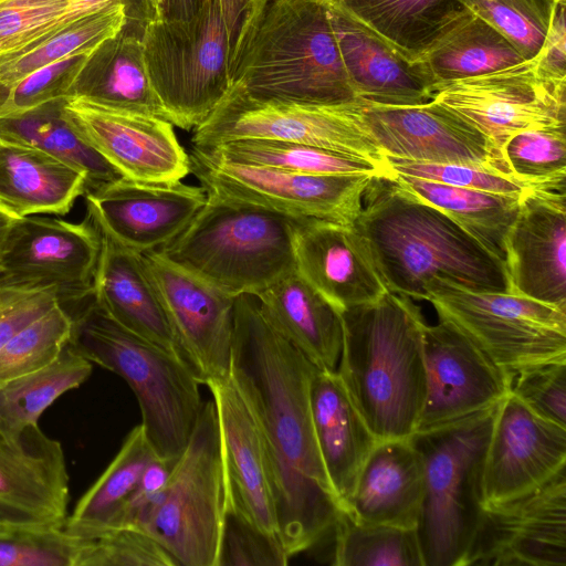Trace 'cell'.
Here are the masks:
<instances>
[{"instance_id":"1","label":"cell","mask_w":566,"mask_h":566,"mask_svg":"<svg viewBox=\"0 0 566 566\" xmlns=\"http://www.w3.org/2000/svg\"><path fill=\"white\" fill-rule=\"evenodd\" d=\"M316 369L269 323L256 295L234 298L230 377L259 432L277 534L290 557L329 534L340 511L312 423Z\"/></svg>"},{"instance_id":"2","label":"cell","mask_w":566,"mask_h":566,"mask_svg":"<svg viewBox=\"0 0 566 566\" xmlns=\"http://www.w3.org/2000/svg\"><path fill=\"white\" fill-rule=\"evenodd\" d=\"M354 227L390 293L427 301L433 280L509 293L504 263L394 175L371 178Z\"/></svg>"},{"instance_id":"3","label":"cell","mask_w":566,"mask_h":566,"mask_svg":"<svg viewBox=\"0 0 566 566\" xmlns=\"http://www.w3.org/2000/svg\"><path fill=\"white\" fill-rule=\"evenodd\" d=\"M340 314L337 374L377 441L408 439L427 391L426 321L410 297L387 292Z\"/></svg>"},{"instance_id":"4","label":"cell","mask_w":566,"mask_h":566,"mask_svg":"<svg viewBox=\"0 0 566 566\" xmlns=\"http://www.w3.org/2000/svg\"><path fill=\"white\" fill-rule=\"evenodd\" d=\"M231 87L262 99L359 102L325 0H255L235 49Z\"/></svg>"},{"instance_id":"5","label":"cell","mask_w":566,"mask_h":566,"mask_svg":"<svg viewBox=\"0 0 566 566\" xmlns=\"http://www.w3.org/2000/svg\"><path fill=\"white\" fill-rule=\"evenodd\" d=\"M255 0H206L186 19L158 18L142 34L151 85L169 122L201 125L231 87L242 29Z\"/></svg>"},{"instance_id":"6","label":"cell","mask_w":566,"mask_h":566,"mask_svg":"<svg viewBox=\"0 0 566 566\" xmlns=\"http://www.w3.org/2000/svg\"><path fill=\"white\" fill-rule=\"evenodd\" d=\"M71 346L92 364L120 376L134 391L142 427L155 454L176 461L196 426L202 400L187 361L112 319L94 296L70 312Z\"/></svg>"},{"instance_id":"7","label":"cell","mask_w":566,"mask_h":566,"mask_svg":"<svg viewBox=\"0 0 566 566\" xmlns=\"http://www.w3.org/2000/svg\"><path fill=\"white\" fill-rule=\"evenodd\" d=\"M296 220L207 192L191 222L155 251L231 297L258 295L295 272Z\"/></svg>"},{"instance_id":"8","label":"cell","mask_w":566,"mask_h":566,"mask_svg":"<svg viewBox=\"0 0 566 566\" xmlns=\"http://www.w3.org/2000/svg\"><path fill=\"white\" fill-rule=\"evenodd\" d=\"M496 407L409 438L423 469L417 525L423 566L462 564L483 507V463Z\"/></svg>"},{"instance_id":"9","label":"cell","mask_w":566,"mask_h":566,"mask_svg":"<svg viewBox=\"0 0 566 566\" xmlns=\"http://www.w3.org/2000/svg\"><path fill=\"white\" fill-rule=\"evenodd\" d=\"M227 511L221 438L213 400L202 409L171 470L147 533L178 566H219Z\"/></svg>"},{"instance_id":"10","label":"cell","mask_w":566,"mask_h":566,"mask_svg":"<svg viewBox=\"0 0 566 566\" xmlns=\"http://www.w3.org/2000/svg\"><path fill=\"white\" fill-rule=\"evenodd\" d=\"M427 301L512 379L524 369L566 360V308L503 292L471 291L433 280Z\"/></svg>"},{"instance_id":"11","label":"cell","mask_w":566,"mask_h":566,"mask_svg":"<svg viewBox=\"0 0 566 566\" xmlns=\"http://www.w3.org/2000/svg\"><path fill=\"white\" fill-rule=\"evenodd\" d=\"M192 130L191 145L196 148L241 139H271L343 153L389 169L386 157L357 124L352 103L262 99L230 87L212 114Z\"/></svg>"},{"instance_id":"12","label":"cell","mask_w":566,"mask_h":566,"mask_svg":"<svg viewBox=\"0 0 566 566\" xmlns=\"http://www.w3.org/2000/svg\"><path fill=\"white\" fill-rule=\"evenodd\" d=\"M191 174L207 192L297 218L354 226L375 175H308L232 163L191 147Z\"/></svg>"},{"instance_id":"13","label":"cell","mask_w":566,"mask_h":566,"mask_svg":"<svg viewBox=\"0 0 566 566\" xmlns=\"http://www.w3.org/2000/svg\"><path fill=\"white\" fill-rule=\"evenodd\" d=\"M433 99L479 129L500 155L520 132L566 128V77L545 73L536 57L439 85Z\"/></svg>"},{"instance_id":"14","label":"cell","mask_w":566,"mask_h":566,"mask_svg":"<svg viewBox=\"0 0 566 566\" xmlns=\"http://www.w3.org/2000/svg\"><path fill=\"white\" fill-rule=\"evenodd\" d=\"M101 245V233L87 216L81 222L18 218L0 249V274L11 284L54 286L60 304L74 310L94 295Z\"/></svg>"},{"instance_id":"15","label":"cell","mask_w":566,"mask_h":566,"mask_svg":"<svg viewBox=\"0 0 566 566\" xmlns=\"http://www.w3.org/2000/svg\"><path fill=\"white\" fill-rule=\"evenodd\" d=\"M565 471L483 506L461 566H566Z\"/></svg>"},{"instance_id":"16","label":"cell","mask_w":566,"mask_h":566,"mask_svg":"<svg viewBox=\"0 0 566 566\" xmlns=\"http://www.w3.org/2000/svg\"><path fill=\"white\" fill-rule=\"evenodd\" d=\"M352 111L359 127L385 157L434 164H470L513 178L490 139L434 99L417 105L359 101L352 103Z\"/></svg>"},{"instance_id":"17","label":"cell","mask_w":566,"mask_h":566,"mask_svg":"<svg viewBox=\"0 0 566 566\" xmlns=\"http://www.w3.org/2000/svg\"><path fill=\"white\" fill-rule=\"evenodd\" d=\"M427 391L415 432L454 424L496 407L512 378L447 319L423 328Z\"/></svg>"},{"instance_id":"18","label":"cell","mask_w":566,"mask_h":566,"mask_svg":"<svg viewBox=\"0 0 566 566\" xmlns=\"http://www.w3.org/2000/svg\"><path fill=\"white\" fill-rule=\"evenodd\" d=\"M178 349L200 385L230 376L234 298L156 251L143 253Z\"/></svg>"},{"instance_id":"19","label":"cell","mask_w":566,"mask_h":566,"mask_svg":"<svg viewBox=\"0 0 566 566\" xmlns=\"http://www.w3.org/2000/svg\"><path fill=\"white\" fill-rule=\"evenodd\" d=\"M64 111L80 138L125 178L174 182L191 174L189 154L168 120L113 111L74 96L66 97Z\"/></svg>"},{"instance_id":"20","label":"cell","mask_w":566,"mask_h":566,"mask_svg":"<svg viewBox=\"0 0 566 566\" xmlns=\"http://www.w3.org/2000/svg\"><path fill=\"white\" fill-rule=\"evenodd\" d=\"M87 217L124 248L145 253L174 240L207 200L202 186L122 177L86 191Z\"/></svg>"},{"instance_id":"21","label":"cell","mask_w":566,"mask_h":566,"mask_svg":"<svg viewBox=\"0 0 566 566\" xmlns=\"http://www.w3.org/2000/svg\"><path fill=\"white\" fill-rule=\"evenodd\" d=\"M566 468V428L509 392L497 405L482 472L483 506L522 495Z\"/></svg>"},{"instance_id":"22","label":"cell","mask_w":566,"mask_h":566,"mask_svg":"<svg viewBox=\"0 0 566 566\" xmlns=\"http://www.w3.org/2000/svg\"><path fill=\"white\" fill-rule=\"evenodd\" d=\"M566 188H532L505 239L509 293L566 308Z\"/></svg>"},{"instance_id":"23","label":"cell","mask_w":566,"mask_h":566,"mask_svg":"<svg viewBox=\"0 0 566 566\" xmlns=\"http://www.w3.org/2000/svg\"><path fill=\"white\" fill-rule=\"evenodd\" d=\"M292 244L296 273L339 313L389 292L354 226L297 219Z\"/></svg>"},{"instance_id":"24","label":"cell","mask_w":566,"mask_h":566,"mask_svg":"<svg viewBox=\"0 0 566 566\" xmlns=\"http://www.w3.org/2000/svg\"><path fill=\"white\" fill-rule=\"evenodd\" d=\"M70 478L61 443L39 426L0 432V517L64 525Z\"/></svg>"},{"instance_id":"25","label":"cell","mask_w":566,"mask_h":566,"mask_svg":"<svg viewBox=\"0 0 566 566\" xmlns=\"http://www.w3.org/2000/svg\"><path fill=\"white\" fill-rule=\"evenodd\" d=\"M207 387L220 429L227 510L261 531L277 534L262 446L248 405L230 376Z\"/></svg>"},{"instance_id":"26","label":"cell","mask_w":566,"mask_h":566,"mask_svg":"<svg viewBox=\"0 0 566 566\" xmlns=\"http://www.w3.org/2000/svg\"><path fill=\"white\" fill-rule=\"evenodd\" d=\"M325 2L344 66L359 101L417 105L433 99V85L415 61L399 53L333 1Z\"/></svg>"},{"instance_id":"27","label":"cell","mask_w":566,"mask_h":566,"mask_svg":"<svg viewBox=\"0 0 566 566\" xmlns=\"http://www.w3.org/2000/svg\"><path fill=\"white\" fill-rule=\"evenodd\" d=\"M99 233L102 245L93 282L96 304L125 329L180 355L165 308L146 270L143 253L128 250Z\"/></svg>"},{"instance_id":"28","label":"cell","mask_w":566,"mask_h":566,"mask_svg":"<svg viewBox=\"0 0 566 566\" xmlns=\"http://www.w3.org/2000/svg\"><path fill=\"white\" fill-rule=\"evenodd\" d=\"M314 436L332 492L343 510L377 440L337 371L316 369L310 386Z\"/></svg>"},{"instance_id":"29","label":"cell","mask_w":566,"mask_h":566,"mask_svg":"<svg viewBox=\"0 0 566 566\" xmlns=\"http://www.w3.org/2000/svg\"><path fill=\"white\" fill-rule=\"evenodd\" d=\"M422 497V463L410 439L382 440L364 462L343 510L363 522L417 528Z\"/></svg>"},{"instance_id":"30","label":"cell","mask_w":566,"mask_h":566,"mask_svg":"<svg viewBox=\"0 0 566 566\" xmlns=\"http://www.w3.org/2000/svg\"><path fill=\"white\" fill-rule=\"evenodd\" d=\"M86 189L83 171L38 147L0 137V206L15 218L65 216Z\"/></svg>"},{"instance_id":"31","label":"cell","mask_w":566,"mask_h":566,"mask_svg":"<svg viewBox=\"0 0 566 566\" xmlns=\"http://www.w3.org/2000/svg\"><path fill=\"white\" fill-rule=\"evenodd\" d=\"M70 96L169 122L148 75L142 36L124 28L86 56Z\"/></svg>"},{"instance_id":"32","label":"cell","mask_w":566,"mask_h":566,"mask_svg":"<svg viewBox=\"0 0 566 566\" xmlns=\"http://www.w3.org/2000/svg\"><path fill=\"white\" fill-rule=\"evenodd\" d=\"M269 323L319 370L336 371L343 327L339 312L296 271L256 295Z\"/></svg>"},{"instance_id":"33","label":"cell","mask_w":566,"mask_h":566,"mask_svg":"<svg viewBox=\"0 0 566 566\" xmlns=\"http://www.w3.org/2000/svg\"><path fill=\"white\" fill-rule=\"evenodd\" d=\"M525 59L497 30L463 9L415 61L433 90L497 71Z\"/></svg>"},{"instance_id":"34","label":"cell","mask_w":566,"mask_h":566,"mask_svg":"<svg viewBox=\"0 0 566 566\" xmlns=\"http://www.w3.org/2000/svg\"><path fill=\"white\" fill-rule=\"evenodd\" d=\"M155 457L142 424L134 427L113 461L67 515L65 530L78 538L88 539L118 528L126 504Z\"/></svg>"},{"instance_id":"35","label":"cell","mask_w":566,"mask_h":566,"mask_svg":"<svg viewBox=\"0 0 566 566\" xmlns=\"http://www.w3.org/2000/svg\"><path fill=\"white\" fill-rule=\"evenodd\" d=\"M410 61L464 9L455 0H331Z\"/></svg>"},{"instance_id":"36","label":"cell","mask_w":566,"mask_h":566,"mask_svg":"<svg viewBox=\"0 0 566 566\" xmlns=\"http://www.w3.org/2000/svg\"><path fill=\"white\" fill-rule=\"evenodd\" d=\"M66 97L24 112L0 116V137L38 147L83 171L87 178L86 191L122 178L72 128L64 111Z\"/></svg>"},{"instance_id":"37","label":"cell","mask_w":566,"mask_h":566,"mask_svg":"<svg viewBox=\"0 0 566 566\" xmlns=\"http://www.w3.org/2000/svg\"><path fill=\"white\" fill-rule=\"evenodd\" d=\"M407 190L432 205L504 263L506 234L521 198L454 187L394 174Z\"/></svg>"},{"instance_id":"38","label":"cell","mask_w":566,"mask_h":566,"mask_svg":"<svg viewBox=\"0 0 566 566\" xmlns=\"http://www.w3.org/2000/svg\"><path fill=\"white\" fill-rule=\"evenodd\" d=\"M92 363L70 344L45 367L0 385V432L20 433L38 426L42 413L63 394L82 385Z\"/></svg>"},{"instance_id":"39","label":"cell","mask_w":566,"mask_h":566,"mask_svg":"<svg viewBox=\"0 0 566 566\" xmlns=\"http://www.w3.org/2000/svg\"><path fill=\"white\" fill-rule=\"evenodd\" d=\"M125 24V9L122 6L75 19L15 52L0 55V83L9 90L45 65L73 55L90 54Z\"/></svg>"},{"instance_id":"40","label":"cell","mask_w":566,"mask_h":566,"mask_svg":"<svg viewBox=\"0 0 566 566\" xmlns=\"http://www.w3.org/2000/svg\"><path fill=\"white\" fill-rule=\"evenodd\" d=\"M199 149L227 161L269 166L308 175H394L389 169L365 159L297 143L241 139Z\"/></svg>"},{"instance_id":"41","label":"cell","mask_w":566,"mask_h":566,"mask_svg":"<svg viewBox=\"0 0 566 566\" xmlns=\"http://www.w3.org/2000/svg\"><path fill=\"white\" fill-rule=\"evenodd\" d=\"M332 531L333 565L423 566L417 528L363 522L340 509Z\"/></svg>"},{"instance_id":"42","label":"cell","mask_w":566,"mask_h":566,"mask_svg":"<svg viewBox=\"0 0 566 566\" xmlns=\"http://www.w3.org/2000/svg\"><path fill=\"white\" fill-rule=\"evenodd\" d=\"M72 328V315L60 303L20 328L0 347V385L55 360Z\"/></svg>"},{"instance_id":"43","label":"cell","mask_w":566,"mask_h":566,"mask_svg":"<svg viewBox=\"0 0 566 566\" xmlns=\"http://www.w3.org/2000/svg\"><path fill=\"white\" fill-rule=\"evenodd\" d=\"M83 542L64 525L0 517V566H77Z\"/></svg>"},{"instance_id":"44","label":"cell","mask_w":566,"mask_h":566,"mask_svg":"<svg viewBox=\"0 0 566 566\" xmlns=\"http://www.w3.org/2000/svg\"><path fill=\"white\" fill-rule=\"evenodd\" d=\"M510 175L532 188H565L566 128L520 132L501 149Z\"/></svg>"},{"instance_id":"45","label":"cell","mask_w":566,"mask_h":566,"mask_svg":"<svg viewBox=\"0 0 566 566\" xmlns=\"http://www.w3.org/2000/svg\"><path fill=\"white\" fill-rule=\"evenodd\" d=\"M506 38L525 60L544 44L557 0H455Z\"/></svg>"},{"instance_id":"46","label":"cell","mask_w":566,"mask_h":566,"mask_svg":"<svg viewBox=\"0 0 566 566\" xmlns=\"http://www.w3.org/2000/svg\"><path fill=\"white\" fill-rule=\"evenodd\" d=\"M91 13L76 0H2L0 55L15 52L53 30Z\"/></svg>"},{"instance_id":"47","label":"cell","mask_w":566,"mask_h":566,"mask_svg":"<svg viewBox=\"0 0 566 566\" xmlns=\"http://www.w3.org/2000/svg\"><path fill=\"white\" fill-rule=\"evenodd\" d=\"M83 541L77 566H178L172 556L144 531L114 528Z\"/></svg>"},{"instance_id":"48","label":"cell","mask_w":566,"mask_h":566,"mask_svg":"<svg viewBox=\"0 0 566 566\" xmlns=\"http://www.w3.org/2000/svg\"><path fill=\"white\" fill-rule=\"evenodd\" d=\"M392 174L454 187L521 198L532 187L490 168L470 164H434L386 157Z\"/></svg>"},{"instance_id":"49","label":"cell","mask_w":566,"mask_h":566,"mask_svg":"<svg viewBox=\"0 0 566 566\" xmlns=\"http://www.w3.org/2000/svg\"><path fill=\"white\" fill-rule=\"evenodd\" d=\"M290 558L277 534L226 511L219 566H284Z\"/></svg>"},{"instance_id":"50","label":"cell","mask_w":566,"mask_h":566,"mask_svg":"<svg viewBox=\"0 0 566 566\" xmlns=\"http://www.w3.org/2000/svg\"><path fill=\"white\" fill-rule=\"evenodd\" d=\"M87 55H73L51 63L12 85L0 106V116L24 112L53 99L70 96Z\"/></svg>"},{"instance_id":"51","label":"cell","mask_w":566,"mask_h":566,"mask_svg":"<svg viewBox=\"0 0 566 566\" xmlns=\"http://www.w3.org/2000/svg\"><path fill=\"white\" fill-rule=\"evenodd\" d=\"M510 392L538 417L566 428V360L522 370Z\"/></svg>"},{"instance_id":"52","label":"cell","mask_w":566,"mask_h":566,"mask_svg":"<svg viewBox=\"0 0 566 566\" xmlns=\"http://www.w3.org/2000/svg\"><path fill=\"white\" fill-rule=\"evenodd\" d=\"M59 303L54 286L11 284L0 274V347L20 328Z\"/></svg>"},{"instance_id":"53","label":"cell","mask_w":566,"mask_h":566,"mask_svg":"<svg viewBox=\"0 0 566 566\" xmlns=\"http://www.w3.org/2000/svg\"><path fill=\"white\" fill-rule=\"evenodd\" d=\"M175 462L155 457L148 463L120 515L118 528L129 527L147 533L164 499Z\"/></svg>"},{"instance_id":"54","label":"cell","mask_w":566,"mask_h":566,"mask_svg":"<svg viewBox=\"0 0 566 566\" xmlns=\"http://www.w3.org/2000/svg\"><path fill=\"white\" fill-rule=\"evenodd\" d=\"M566 0H557L539 54L538 66L547 74L566 77Z\"/></svg>"},{"instance_id":"55","label":"cell","mask_w":566,"mask_h":566,"mask_svg":"<svg viewBox=\"0 0 566 566\" xmlns=\"http://www.w3.org/2000/svg\"><path fill=\"white\" fill-rule=\"evenodd\" d=\"M76 2L92 13L114 6L124 7L126 24L123 28L139 36L148 23L160 18L155 0H76Z\"/></svg>"},{"instance_id":"56","label":"cell","mask_w":566,"mask_h":566,"mask_svg":"<svg viewBox=\"0 0 566 566\" xmlns=\"http://www.w3.org/2000/svg\"><path fill=\"white\" fill-rule=\"evenodd\" d=\"M206 0H165L160 18L186 19L193 14Z\"/></svg>"},{"instance_id":"57","label":"cell","mask_w":566,"mask_h":566,"mask_svg":"<svg viewBox=\"0 0 566 566\" xmlns=\"http://www.w3.org/2000/svg\"><path fill=\"white\" fill-rule=\"evenodd\" d=\"M18 219L8 212L4 208L0 206V249L6 239V235L13 223V221Z\"/></svg>"},{"instance_id":"58","label":"cell","mask_w":566,"mask_h":566,"mask_svg":"<svg viewBox=\"0 0 566 566\" xmlns=\"http://www.w3.org/2000/svg\"><path fill=\"white\" fill-rule=\"evenodd\" d=\"M8 88L4 87L1 83H0V106L3 104V102L6 101L7 98V95H8Z\"/></svg>"},{"instance_id":"59","label":"cell","mask_w":566,"mask_h":566,"mask_svg":"<svg viewBox=\"0 0 566 566\" xmlns=\"http://www.w3.org/2000/svg\"><path fill=\"white\" fill-rule=\"evenodd\" d=\"M155 1H156V3H157V6H158V8H159V11H160V14H161V9H163V6H164L165 0H155Z\"/></svg>"},{"instance_id":"60","label":"cell","mask_w":566,"mask_h":566,"mask_svg":"<svg viewBox=\"0 0 566 566\" xmlns=\"http://www.w3.org/2000/svg\"><path fill=\"white\" fill-rule=\"evenodd\" d=\"M0 1H2V0H0Z\"/></svg>"}]
</instances>
